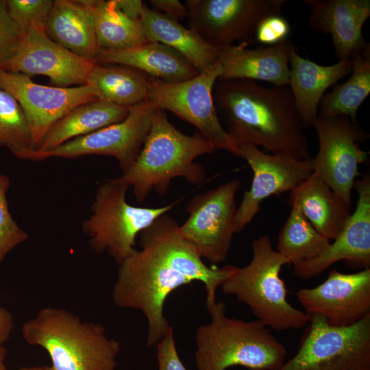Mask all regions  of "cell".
I'll use <instances>...</instances> for the list:
<instances>
[{
	"instance_id": "cell-24",
	"label": "cell",
	"mask_w": 370,
	"mask_h": 370,
	"mask_svg": "<svg viewBox=\"0 0 370 370\" xmlns=\"http://www.w3.org/2000/svg\"><path fill=\"white\" fill-rule=\"evenodd\" d=\"M140 20L149 41L169 46L182 54L202 73L219 61L220 49L212 45L192 29L146 7L140 9Z\"/></svg>"
},
{
	"instance_id": "cell-23",
	"label": "cell",
	"mask_w": 370,
	"mask_h": 370,
	"mask_svg": "<svg viewBox=\"0 0 370 370\" xmlns=\"http://www.w3.org/2000/svg\"><path fill=\"white\" fill-rule=\"evenodd\" d=\"M96 63L130 66L165 83L184 82L199 74L179 52L164 44L151 41L125 50L99 51Z\"/></svg>"
},
{
	"instance_id": "cell-39",
	"label": "cell",
	"mask_w": 370,
	"mask_h": 370,
	"mask_svg": "<svg viewBox=\"0 0 370 370\" xmlns=\"http://www.w3.org/2000/svg\"><path fill=\"white\" fill-rule=\"evenodd\" d=\"M7 349L3 346H0V370H8L5 365V358Z\"/></svg>"
},
{
	"instance_id": "cell-33",
	"label": "cell",
	"mask_w": 370,
	"mask_h": 370,
	"mask_svg": "<svg viewBox=\"0 0 370 370\" xmlns=\"http://www.w3.org/2000/svg\"><path fill=\"white\" fill-rule=\"evenodd\" d=\"M54 0H5L9 16L23 35L32 25L45 28Z\"/></svg>"
},
{
	"instance_id": "cell-38",
	"label": "cell",
	"mask_w": 370,
	"mask_h": 370,
	"mask_svg": "<svg viewBox=\"0 0 370 370\" xmlns=\"http://www.w3.org/2000/svg\"><path fill=\"white\" fill-rule=\"evenodd\" d=\"M14 328L12 314L5 308L1 302L0 295V346L8 341Z\"/></svg>"
},
{
	"instance_id": "cell-20",
	"label": "cell",
	"mask_w": 370,
	"mask_h": 370,
	"mask_svg": "<svg viewBox=\"0 0 370 370\" xmlns=\"http://www.w3.org/2000/svg\"><path fill=\"white\" fill-rule=\"evenodd\" d=\"M233 45L220 49L222 75L219 79H249L288 86L289 58L295 46L288 38L275 45L247 49Z\"/></svg>"
},
{
	"instance_id": "cell-40",
	"label": "cell",
	"mask_w": 370,
	"mask_h": 370,
	"mask_svg": "<svg viewBox=\"0 0 370 370\" xmlns=\"http://www.w3.org/2000/svg\"><path fill=\"white\" fill-rule=\"evenodd\" d=\"M18 370H54V369L51 366L45 365L22 367Z\"/></svg>"
},
{
	"instance_id": "cell-29",
	"label": "cell",
	"mask_w": 370,
	"mask_h": 370,
	"mask_svg": "<svg viewBox=\"0 0 370 370\" xmlns=\"http://www.w3.org/2000/svg\"><path fill=\"white\" fill-rule=\"evenodd\" d=\"M370 93V45L354 58L351 77L323 95L318 116H348L357 122L359 108Z\"/></svg>"
},
{
	"instance_id": "cell-36",
	"label": "cell",
	"mask_w": 370,
	"mask_h": 370,
	"mask_svg": "<svg viewBox=\"0 0 370 370\" xmlns=\"http://www.w3.org/2000/svg\"><path fill=\"white\" fill-rule=\"evenodd\" d=\"M156 346L159 370H187L177 353L172 327Z\"/></svg>"
},
{
	"instance_id": "cell-35",
	"label": "cell",
	"mask_w": 370,
	"mask_h": 370,
	"mask_svg": "<svg viewBox=\"0 0 370 370\" xmlns=\"http://www.w3.org/2000/svg\"><path fill=\"white\" fill-rule=\"evenodd\" d=\"M291 25L281 14L269 16L258 24L254 40L263 46L275 45L288 39Z\"/></svg>"
},
{
	"instance_id": "cell-7",
	"label": "cell",
	"mask_w": 370,
	"mask_h": 370,
	"mask_svg": "<svg viewBox=\"0 0 370 370\" xmlns=\"http://www.w3.org/2000/svg\"><path fill=\"white\" fill-rule=\"evenodd\" d=\"M129 187L109 179L97 188L92 214L82 222L90 247L97 254L107 253L119 264L135 249L136 237L175 204L156 207H137L126 199Z\"/></svg>"
},
{
	"instance_id": "cell-5",
	"label": "cell",
	"mask_w": 370,
	"mask_h": 370,
	"mask_svg": "<svg viewBox=\"0 0 370 370\" xmlns=\"http://www.w3.org/2000/svg\"><path fill=\"white\" fill-rule=\"evenodd\" d=\"M207 309L210 321L195 332L197 370H278L284 362L286 347L260 321L227 317L222 301Z\"/></svg>"
},
{
	"instance_id": "cell-26",
	"label": "cell",
	"mask_w": 370,
	"mask_h": 370,
	"mask_svg": "<svg viewBox=\"0 0 370 370\" xmlns=\"http://www.w3.org/2000/svg\"><path fill=\"white\" fill-rule=\"evenodd\" d=\"M130 108L99 99L80 104L56 122L34 151H48L73 138L119 123L127 116Z\"/></svg>"
},
{
	"instance_id": "cell-2",
	"label": "cell",
	"mask_w": 370,
	"mask_h": 370,
	"mask_svg": "<svg viewBox=\"0 0 370 370\" xmlns=\"http://www.w3.org/2000/svg\"><path fill=\"white\" fill-rule=\"evenodd\" d=\"M213 99L218 116L225 119L226 130L238 145L250 144L271 154L299 160L311 158L288 86L267 87L249 79H218Z\"/></svg>"
},
{
	"instance_id": "cell-8",
	"label": "cell",
	"mask_w": 370,
	"mask_h": 370,
	"mask_svg": "<svg viewBox=\"0 0 370 370\" xmlns=\"http://www.w3.org/2000/svg\"><path fill=\"white\" fill-rule=\"evenodd\" d=\"M278 370H370V314L343 328L310 316L297 353Z\"/></svg>"
},
{
	"instance_id": "cell-17",
	"label": "cell",
	"mask_w": 370,
	"mask_h": 370,
	"mask_svg": "<svg viewBox=\"0 0 370 370\" xmlns=\"http://www.w3.org/2000/svg\"><path fill=\"white\" fill-rule=\"evenodd\" d=\"M95 64L53 40L45 28L32 25L22 35L14 56L2 69L29 77L45 75L53 86L67 88L86 84Z\"/></svg>"
},
{
	"instance_id": "cell-16",
	"label": "cell",
	"mask_w": 370,
	"mask_h": 370,
	"mask_svg": "<svg viewBox=\"0 0 370 370\" xmlns=\"http://www.w3.org/2000/svg\"><path fill=\"white\" fill-rule=\"evenodd\" d=\"M296 297L310 317L332 327L352 325L370 314V268L354 273L332 269L323 282L299 289Z\"/></svg>"
},
{
	"instance_id": "cell-34",
	"label": "cell",
	"mask_w": 370,
	"mask_h": 370,
	"mask_svg": "<svg viewBox=\"0 0 370 370\" xmlns=\"http://www.w3.org/2000/svg\"><path fill=\"white\" fill-rule=\"evenodd\" d=\"M22 34L8 15L5 0H0V69L14 56Z\"/></svg>"
},
{
	"instance_id": "cell-32",
	"label": "cell",
	"mask_w": 370,
	"mask_h": 370,
	"mask_svg": "<svg viewBox=\"0 0 370 370\" xmlns=\"http://www.w3.org/2000/svg\"><path fill=\"white\" fill-rule=\"evenodd\" d=\"M10 186L8 176L0 173V263L12 250L29 238L27 232L19 226L9 210L7 193Z\"/></svg>"
},
{
	"instance_id": "cell-3",
	"label": "cell",
	"mask_w": 370,
	"mask_h": 370,
	"mask_svg": "<svg viewBox=\"0 0 370 370\" xmlns=\"http://www.w3.org/2000/svg\"><path fill=\"white\" fill-rule=\"evenodd\" d=\"M215 150L199 132L190 136L180 132L165 111L157 108L138 157L115 180L132 187L135 198L142 203L153 190L164 195L175 177L191 184L204 182V168L195 160Z\"/></svg>"
},
{
	"instance_id": "cell-31",
	"label": "cell",
	"mask_w": 370,
	"mask_h": 370,
	"mask_svg": "<svg viewBox=\"0 0 370 370\" xmlns=\"http://www.w3.org/2000/svg\"><path fill=\"white\" fill-rule=\"evenodd\" d=\"M31 134L25 113L9 92L0 88V147L17 158L30 149Z\"/></svg>"
},
{
	"instance_id": "cell-27",
	"label": "cell",
	"mask_w": 370,
	"mask_h": 370,
	"mask_svg": "<svg viewBox=\"0 0 370 370\" xmlns=\"http://www.w3.org/2000/svg\"><path fill=\"white\" fill-rule=\"evenodd\" d=\"M151 77L134 68L95 63L88 77L97 99L132 107L148 98Z\"/></svg>"
},
{
	"instance_id": "cell-6",
	"label": "cell",
	"mask_w": 370,
	"mask_h": 370,
	"mask_svg": "<svg viewBox=\"0 0 370 370\" xmlns=\"http://www.w3.org/2000/svg\"><path fill=\"white\" fill-rule=\"evenodd\" d=\"M252 258L246 266L236 267L221 285L223 293L247 305L266 327L277 332L306 327L310 316L287 299V290L280 278L288 260L274 250L265 234L253 241Z\"/></svg>"
},
{
	"instance_id": "cell-25",
	"label": "cell",
	"mask_w": 370,
	"mask_h": 370,
	"mask_svg": "<svg viewBox=\"0 0 370 370\" xmlns=\"http://www.w3.org/2000/svg\"><path fill=\"white\" fill-rule=\"evenodd\" d=\"M289 202H295L312 227L330 241L338 236L352 214V208L314 173L290 192Z\"/></svg>"
},
{
	"instance_id": "cell-4",
	"label": "cell",
	"mask_w": 370,
	"mask_h": 370,
	"mask_svg": "<svg viewBox=\"0 0 370 370\" xmlns=\"http://www.w3.org/2000/svg\"><path fill=\"white\" fill-rule=\"evenodd\" d=\"M22 334L29 345L47 352L54 370H116L121 343L101 324L64 308L40 309L23 323Z\"/></svg>"
},
{
	"instance_id": "cell-10",
	"label": "cell",
	"mask_w": 370,
	"mask_h": 370,
	"mask_svg": "<svg viewBox=\"0 0 370 370\" xmlns=\"http://www.w3.org/2000/svg\"><path fill=\"white\" fill-rule=\"evenodd\" d=\"M157 107L148 99L132 106L122 121L77 137L45 152L27 150L17 158L40 161L51 158L73 159L89 155L116 159L125 172L138 157L150 130Z\"/></svg>"
},
{
	"instance_id": "cell-37",
	"label": "cell",
	"mask_w": 370,
	"mask_h": 370,
	"mask_svg": "<svg viewBox=\"0 0 370 370\" xmlns=\"http://www.w3.org/2000/svg\"><path fill=\"white\" fill-rule=\"evenodd\" d=\"M149 2L152 10L176 21L188 16L186 5L177 0H150Z\"/></svg>"
},
{
	"instance_id": "cell-22",
	"label": "cell",
	"mask_w": 370,
	"mask_h": 370,
	"mask_svg": "<svg viewBox=\"0 0 370 370\" xmlns=\"http://www.w3.org/2000/svg\"><path fill=\"white\" fill-rule=\"evenodd\" d=\"M45 29L55 42L96 63L99 50L90 0H54Z\"/></svg>"
},
{
	"instance_id": "cell-15",
	"label": "cell",
	"mask_w": 370,
	"mask_h": 370,
	"mask_svg": "<svg viewBox=\"0 0 370 370\" xmlns=\"http://www.w3.org/2000/svg\"><path fill=\"white\" fill-rule=\"evenodd\" d=\"M241 158L253 171L251 187L243 194L235 217L238 234L258 213L261 203L272 195L292 191L314 172L313 159L299 160L288 156L267 153L250 144L238 145Z\"/></svg>"
},
{
	"instance_id": "cell-21",
	"label": "cell",
	"mask_w": 370,
	"mask_h": 370,
	"mask_svg": "<svg viewBox=\"0 0 370 370\" xmlns=\"http://www.w3.org/2000/svg\"><path fill=\"white\" fill-rule=\"evenodd\" d=\"M354 58L329 66L300 56L295 47L290 53L288 86L304 128H310L318 116V107L329 87L352 73Z\"/></svg>"
},
{
	"instance_id": "cell-28",
	"label": "cell",
	"mask_w": 370,
	"mask_h": 370,
	"mask_svg": "<svg viewBox=\"0 0 370 370\" xmlns=\"http://www.w3.org/2000/svg\"><path fill=\"white\" fill-rule=\"evenodd\" d=\"M99 51H119L149 42L140 18L121 9L116 0H90Z\"/></svg>"
},
{
	"instance_id": "cell-18",
	"label": "cell",
	"mask_w": 370,
	"mask_h": 370,
	"mask_svg": "<svg viewBox=\"0 0 370 370\" xmlns=\"http://www.w3.org/2000/svg\"><path fill=\"white\" fill-rule=\"evenodd\" d=\"M354 188L358 193L356 207L334 242L318 256L293 264L299 280L314 278L338 261L352 267L370 268L369 173L356 180Z\"/></svg>"
},
{
	"instance_id": "cell-11",
	"label": "cell",
	"mask_w": 370,
	"mask_h": 370,
	"mask_svg": "<svg viewBox=\"0 0 370 370\" xmlns=\"http://www.w3.org/2000/svg\"><path fill=\"white\" fill-rule=\"evenodd\" d=\"M312 127L319 142L317 154L312 158L313 173L352 208V191L360 175L358 166L368 155L360 143L369 134L346 116H317Z\"/></svg>"
},
{
	"instance_id": "cell-19",
	"label": "cell",
	"mask_w": 370,
	"mask_h": 370,
	"mask_svg": "<svg viewBox=\"0 0 370 370\" xmlns=\"http://www.w3.org/2000/svg\"><path fill=\"white\" fill-rule=\"evenodd\" d=\"M311 29L330 34L339 60L353 59L369 45L362 27L370 16L369 0H304Z\"/></svg>"
},
{
	"instance_id": "cell-13",
	"label": "cell",
	"mask_w": 370,
	"mask_h": 370,
	"mask_svg": "<svg viewBox=\"0 0 370 370\" xmlns=\"http://www.w3.org/2000/svg\"><path fill=\"white\" fill-rule=\"evenodd\" d=\"M287 0H186L190 28L219 49L254 40L264 18L281 14Z\"/></svg>"
},
{
	"instance_id": "cell-30",
	"label": "cell",
	"mask_w": 370,
	"mask_h": 370,
	"mask_svg": "<svg viewBox=\"0 0 370 370\" xmlns=\"http://www.w3.org/2000/svg\"><path fill=\"white\" fill-rule=\"evenodd\" d=\"M289 203L291 210L278 234L276 251L294 264L318 256L330 241L312 227L295 202Z\"/></svg>"
},
{
	"instance_id": "cell-9",
	"label": "cell",
	"mask_w": 370,
	"mask_h": 370,
	"mask_svg": "<svg viewBox=\"0 0 370 370\" xmlns=\"http://www.w3.org/2000/svg\"><path fill=\"white\" fill-rule=\"evenodd\" d=\"M222 72L218 61L195 77L178 83H165L151 77L147 99L156 107L193 125L215 149L241 158L239 147L223 126L214 103V86Z\"/></svg>"
},
{
	"instance_id": "cell-1",
	"label": "cell",
	"mask_w": 370,
	"mask_h": 370,
	"mask_svg": "<svg viewBox=\"0 0 370 370\" xmlns=\"http://www.w3.org/2000/svg\"><path fill=\"white\" fill-rule=\"evenodd\" d=\"M180 225L166 213L140 234V249L119 263L112 298L119 308L138 310L147 321V345L153 347L171 327L164 303L177 288L199 281L206 291V306L214 305L219 287L236 267H208L179 232Z\"/></svg>"
},
{
	"instance_id": "cell-12",
	"label": "cell",
	"mask_w": 370,
	"mask_h": 370,
	"mask_svg": "<svg viewBox=\"0 0 370 370\" xmlns=\"http://www.w3.org/2000/svg\"><path fill=\"white\" fill-rule=\"evenodd\" d=\"M240 186L241 182L233 179L196 195L186 207L188 219L179 226L181 236L213 266L224 262L231 249Z\"/></svg>"
},
{
	"instance_id": "cell-14",
	"label": "cell",
	"mask_w": 370,
	"mask_h": 370,
	"mask_svg": "<svg viewBox=\"0 0 370 370\" xmlns=\"http://www.w3.org/2000/svg\"><path fill=\"white\" fill-rule=\"evenodd\" d=\"M0 88L21 106L31 134L30 149L36 150L49 128L75 107L97 99L92 88H61L34 82L30 77L0 69Z\"/></svg>"
}]
</instances>
